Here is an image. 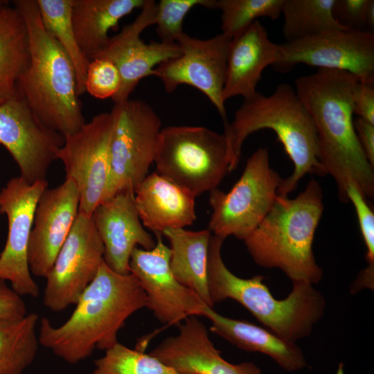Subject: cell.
Returning a JSON list of instances; mask_svg holds the SVG:
<instances>
[{
  "label": "cell",
  "instance_id": "obj_30",
  "mask_svg": "<svg viewBox=\"0 0 374 374\" xmlns=\"http://www.w3.org/2000/svg\"><path fill=\"white\" fill-rule=\"evenodd\" d=\"M91 374H180L150 354L118 342L95 360Z\"/></svg>",
  "mask_w": 374,
  "mask_h": 374
},
{
  "label": "cell",
  "instance_id": "obj_40",
  "mask_svg": "<svg viewBox=\"0 0 374 374\" xmlns=\"http://www.w3.org/2000/svg\"><path fill=\"white\" fill-rule=\"evenodd\" d=\"M8 1L0 0V6L6 3Z\"/></svg>",
  "mask_w": 374,
  "mask_h": 374
},
{
  "label": "cell",
  "instance_id": "obj_20",
  "mask_svg": "<svg viewBox=\"0 0 374 374\" xmlns=\"http://www.w3.org/2000/svg\"><path fill=\"white\" fill-rule=\"evenodd\" d=\"M179 332L159 343L150 355L180 374H261L251 362L231 364L209 338L205 325L196 316L186 318Z\"/></svg>",
  "mask_w": 374,
  "mask_h": 374
},
{
  "label": "cell",
  "instance_id": "obj_7",
  "mask_svg": "<svg viewBox=\"0 0 374 374\" xmlns=\"http://www.w3.org/2000/svg\"><path fill=\"white\" fill-rule=\"evenodd\" d=\"M154 163L157 173L195 197L216 189L232 171L224 134L203 126L162 128Z\"/></svg>",
  "mask_w": 374,
  "mask_h": 374
},
{
  "label": "cell",
  "instance_id": "obj_6",
  "mask_svg": "<svg viewBox=\"0 0 374 374\" xmlns=\"http://www.w3.org/2000/svg\"><path fill=\"white\" fill-rule=\"evenodd\" d=\"M224 238L211 237L207 259V283L213 305L225 299L236 301L270 331L294 342L308 336L314 325L323 317L326 301L313 285L292 282L289 296L283 300L273 296L263 283L265 277L256 275L242 278L233 274L222 258Z\"/></svg>",
  "mask_w": 374,
  "mask_h": 374
},
{
  "label": "cell",
  "instance_id": "obj_12",
  "mask_svg": "<svg viewBox=\"0 0 374 374\" xmlns=\"http://www.w3.org/2000/svg\"><path fill=\"white\" fill-rule=\"evenodd\" d=\"M231 41L222 33L200 39L184 33L176 42L180 55L161 63L152 73L161 80L168 93H172L181 84L198 89L215 107L224 127L229 123L222 92Z\"/></svg>",
  "mask_w": 374,
  "mask_h": 374
},
{
  "label": "cell",
  "instance_id": "obj_28",
  "mask_svg": "<svg viewBox=\"0 0 374 374\" xmlns=\"http://www.w3.org/2000/svg\"><path fill=\"white\" fill-rule=\"evenodd\" d=\"M45 29L69 57L76 75L79 96L85 92L84 82L89 60L81 51L71 21L73 0H36Z\"/></svg>",
  "mask_w": 374,
  "mask_h": 374
},
{
  "label": "cell",
  "instance_id": "obj_21",
  "mask_svg": "<svg viewBox=\"0 0 374 374\" xmlns=\"http://www.w3.org/2000/svg\"><path fill=\"white\" fill-rule=\"evenodd\" d=\"M279 57L278 44L269 39L258 20L233 37L228 53L223 100L238 96L244 99L254 96L262 71L267 66H273Z\"/></svg>",
  "mask_w": 374,
  "mask_h": 374
},
{
  "label": "cell",
  "instance_id": "obj_14",
  "mask_svg": "<svg viewBox=\"0 0 374 374\" xmlns=\"http://www.w3.org/2000/svg\"><path fill=\"white\" fill-rule=\"evenodd\" d=\"M47 180L29 183L21 177L10 179L0 192V213L6 215L8 235L0 253V279L8 281L20 296L37 298L39 290L32 278L28 244L37 202Z\"/></svg>",
  "mask_w": 374,
  "mask_h": 374
},
{
  "label": "cell",
  "instance_id": "obj_24",
  "mask_svg": "<svg viewBox=\"0 0 374 374\" xmlns=\"http://www.w3.org/2000/svg\"><path fill=\"white\" fill-rule=\"evenodd\" d=\"M145 0H73L71 21L75 38L84 55L94 59L106 46L109 30Z\"/></svg>",
  "mask_w": 374,
  "mask_h": 374
},
{
  "label": "cell",
  "instance_id": "obj_19",
  "mask_svg": "<svg viewBox=\"0 0 374 374\" xmlns=\"http://www.w3.org/2000/svg\"><path fill=\"white\" fill-rule=\"evenodd\" d=\"M92 217L103 242V260L116 273H130V260L135 247L149 250L156 244L142 224L132 189L121 191L102 202Z\"/></svg>",
  "mask_w": 374,
  "mask_h": 374
},
{
  "label": "cell",
  "instance_id": "obj_2",
  "mask_svg": "<svg viewBox=\"0 0 374 374\" xmlns=\"http://www.w3.org/2000/svg\"><path fill=\"white\" fill-rule=\"evenodd\" d=\"M146 304L138 278L115 272L103 260L63 324L55 327L48 318L41 319L39 344L67 363H78L96 348L106 350L117 344L126 320Z\"/></svg>",
  "mask_w": 374,
  "mask_h": 374
},
{
  "label": "cell",
  "instance_id": "obj_26",
  "mask_svg": "<svg viewBox=\"0 0 374 374\" xmlns=\"http://www.w3.org/2000/svg\"><path fill=\"white\" fill-rule=\"evenodd\" d=\"M26 21L8 1L0 6V103L15 96L18 80L30 60Z\"/></svg>",
  "mask_w": 374,
  "mask_h": 374
},
{
  "label": "cell",
  "instance_id": "obj_1",
  "mask_svg": "<svg viewBox=\"0 0 374 374\" xmlns=\"http://www.w3.org/2000/svg\"><path fill=\"white\" fill-rule=\"evenodd\" d=\"M359 80L341 70L318 69L295 80V90L315 125L320 162L335 181L339 198L353 184L366 199L374 197V167L358 141L353 119V94Z\"/></svg>",
  "mask_w": 374,
  "mask_h": 374
},
{
  "label": "cell",
  "instance_id": "obj_25",
  "mask_svg": "<svg viewBox=\"0 0 374 374\" xmlns=\"http://www.w3.org/2000/svg\"><path fill=\"white\" fill-rule=\"evenodd\" d=\"M211 232L184 228L163 231L170 243V267L176 279L213 308L207 283V259Z\"/></svg>",
  "mask_w": 374,
  "mask_h": 374
},
{
  "label": "cell",
  "instance_id": "obj_3",
  "mask_svg": "<svg viewBox=\"0 0 374 374\" xmlns=\"http://www.w3.org/2000/svg\"><path fill=\"white\" fill-rule=\"evenodd\" d=\"M264 129L275 132L294 166L292 175L282 179L278 196L287 197L307 174L326 175L314 121L296 90L287 83L278 84L270 95L257 92L244 99L233 121L224 127L232 170L238 165L245 139Z\"/></svg>",
  "mask_w": 374,
  "mask_h": 374
},
{
  "label": "cell",
  "instance_id": "obj_18",
  "mask_svg": "<svg viewBox=\"0 0 374 374\" xmlns=\"http://www.w3.org/2000/svg\"><path fill=\"white\" fill-rule=\"evenodd\" d=\"M79 211V193L69 179L41 195L34 213L28 260L31 274L45 278L66 239Z\"/></svg>",
  "mask_w": 374,
  "mask_h": 374
},
{
  "label": "cell",
  "instance_id": "obj_27",
  "mask_svg": "<svg viewBox=\"0 0 374 374\" xmlns=\"http://www.w3.org/2000/svg\"><path fill=\"white\" fill-rule=\"evenodd\" d=\"M37 314L0 319V374H22L36 357L39 344Z\"/></svg>",
  "mask_w": 374,
  "mask_h": 374
},
{
  "label": "cell",
  "instance_id": "obj_37",
  "mask_svg": "<svg viewBox=\"0 0 374 374\" xmlns=\"http://www.w3.org/2000/svg\"><path fill=\"white\" fill-rule=\"evenodd\" d=\"M26 305L21 296L0 279V319H13L27 314Z\"/></svg>",
  "mask_w": 374,
  "mask_h": 374
},
{
  "label": "cell",
  "instance_id": "obj_11",
  "mask_svg": "<svg viewBox=\"0 0 374 374\" xmlns=\"http://www.w3.org/2000/svg\"><path fill=\"white\" fill-rule=\"evenodd\" d=\"M111 112H103L85 123L76 132L64 136L56 154L64 167L66 179L79 193L78 213L91 216L103 202L110 167Z\"/></svg>",
  "mask_w": 374,
  "mask_h": 374
},
{
  "label": "cell",
  "instance_id": "obj_36",
  "mask_svg": "<svg viewBox=\"0 0 374 374\" xmlns=\"http://www.w3.org/2000/svg\"><path fill=\"white\" fill-rule=\"evenodd\" d=\"M354 114L374 125V81L359 80L353 94Z\"/></svg>",
  "mask_w": 374,
  "mask_h": 374
},
{
  "label": "cell",
  "instance_id": "obj_33",
  "mask_svg": "<svg viewBox=\"0 0 374 374\" xmlns=\"http://www.w3.org/2000/svg\"><path fill=\"white\" fill-rule=\"evenodd\" d=\"M121 87V77L116 65L105 57L89 62L84 82L85 92L98 99H112Z\"/></svg>",
  "mask_w": 374,
  "mask_h": 374
},
{
  "label": "cell",
  "instance_id": "obj_32",
  "mask_svg": "<svg viewBox=\"0 0 374 374\" xmlns=\"http://www.w3.org/2000/svg\"><path fill=\"white\" fill-rule=\"evenodd\" d=\"M216 0H160L157 3L156 32L161 42L175 43L183 31V21L196 6L215 8Z\"/></svg>",
  "mask_w": 374,
  "mask_h": 374
},
{
  "label": "cell",
  "instance_id": "obj_13",
  "mask_svg": "<svg viewBox=\"0 0 374 374\" xmlns=\"http://www.w3.org/2000/svg\"><path fill=\"white\" fill-rule=\"evenodd\" d=\"M104 245L92 215L78 214L46 277L44 305L60 312L75 304L103 261Z\"/></svg>",
  "mask_w": 374,
  "mask_h": 374
},
{
  "label": "cell",
  "instance_id": "obj_22",
  "mask_svg": "<svg viewBox=\"0 0 374 374\" xmlns=\"http://www.w3.org/2000/svg\"><path fill=\"white\" fill-rule=\"evenodd\" d=\"M195 199L188 190L157 172L148 174L134 190L142 224L155 234L193 224L196 220Z\"/></svg>",
  "mask_w": 374,
  "mask_h": 374
},
{
  "label": "cell",
  "instance_id": "obj_4",
  "mask_svg": "<svg viewBox=\"0 0 374 374\" xmlns=\"http://www.w3.org/2000/svg\"><path fill=\"white\" fill-rule=\"evenodd\" d=\"M12 4L26 21L30 52L17 91L46 127L64 137L72 134L86 123L73 66L45 29L36 0H15Z\"/></svg>",
  "mask_w": 374,
  "mask_h": 374
},
{
  "label": "cell",
  "instance_id": "obj_31",
  "mask_svg": "<svg viewBox=\"0 0 374 374\" xmlns=\"http://www.w3.org/2000/svg\"><path fill=\"white\" fill-rule=\"evenodd\" d=\"M285 0H216L215 9L222 12V34L231 39L259 17L277 19Z\"/></svg>",
  "mask_w": 374,
  "mask_h": 374
},
{
  "label": "cell",
  "instance_id": "obj_34",
  "mask_svg": "<svg viewBox=\"0 0 374 374\" xmlns=\"http://www.w3.org/2000/svg\"><path fill=\"white\" fill-rule=\"evenodd\" d=\"M348 202L355 210L361 233L366 247L368 265L374 266V213L366 198L353 184H348L346 190Z\"/></svg>",
  "mask_w": 374,
  "mask_h": 374
},
{
  "label": "cell",
  "instance_id": "obj_38",
  "mask_svg": "<svg viewBox=\"0 0 374 374\" xmlns=\"http://www.w3.org/2000/svg\"><path fill=\"white\" fill-rule=\"evenodd\" d=\"M354 126L361 148L374 167V125L358 117L354 119Z\"/></svg>",
  "mask_w": 374,
  "mask_h": 374
},
{
  "label": "cell",
  "instance_id": "obj_5",
  "mask_svg": "<svg viewBox=\"0 0 374 374\" xmlns=\"http://www.w3.org/2000/svg\"><path fill=\"white\" fill-rule=\"evenodd\" d=\"M323 211L322 188L313 178L293 199L278 195L265 217L244 240L253 261L280 269L292 282L318 283L323 271L312 243Z\"/></svg>",
  "mask_w": 374,
  "mask_h": 374
},
{
  "label": "cell",
  "instance_id": "obj_15",
  "mask_svg": "<svg viewBox=\"0 0 374 374\" xmlns=\"http://www.w3.org/2000/svg\"><path fill=\"white\" fill-rule=\"evenodd\" d=\"M64 137L46 127L17 93L0 103V144L11 154L20 177L29 183L46 180Z\"/></svg>",
  "mask_w": 374,
  "mask_h": 374
},
{
  "label": "cell",
  "instance_id": "obj_17",
  "mask_svg": "<svg viewBox=\"0 0 374 374\" xmlns=\"http://www.w3.org/2000/svg\"><path fill=\"white\" fill-rule=\"evenodd\" d=\"M135 19L123 28L117 35L110 37L104 49L95 57H105L117 67L121 77V87L112 98L114 104L130 99L139 82L161 63L178 57L181 49L177 42L152 41L149 44L141 39V34L154 25L157 3L145 0Z\"/></svg>",
  "mask_w": 374,
  "mask_h": 374
},
{
  "label": "cell",
  "instance_id": "obj_9",
  "mask_svg": "<svg viewBox=\"0 0 374 374\" xmlns=\"http://www.w3.org/2000/svg\"><path fill=\"white\" fill-rule=\"evenodd\" d=\"M281 181L270 166L268 149L258 148L229 192L217 188L209 192L212 213L208 230L224 239L232 235L244 240L273 206Z\"/></svg>",
  "mask_w": 374,
  "mask_h": 374
},
{
  "label": "cell",
  "instance_id": "obj_10",
  "mask_svg": "<svg viewBox=\"0 0 374 374\" xmlns=\"http://www.w3.org/2000/svg\"><path fill=\"white\" fill-rule=\"evenodd\" d=\"M273 65L281 73L303 64L347 71L360 81H374V35L359 30L336 29L278 44Z\"/></svg>",
  "mask_w": 374,
  "mask_h": 374
},
{
  "label": "cell",
  "instance_id": "obj_35",
  "mask_svg": "<svg viewBox=\"0 0 374 374\" xmlns=\"http://www.w3.org/2000/svg\"><path fill=\"white\" fill-rule=\"evenodd\" d=\"M368 1L369 0H335L333 6L335 20L348 29L364 30Z\"/></svg>",
  "mask_w": 374,
  "mask_h": 374
},
{
  "label": "cell",
  "instance_id": "obj_16",
  "mask_svg": "<svg viewBox=\"0 0 374 374\" xmlns=\"http://www.w3.org/2000/svg\"><path fill=\"white\" fill-rule=\"evenodd\" d=\"M156 236L152 249L135 247L130 260V273L146 294V307L161 323L168 325L179 326L189 317L203 316L207 305L176 279L170 267V248L163 243L161 234Z\"/></svg>",
  "mask_w": 374,
  "mask_h": 374
},
{
  "label": "cell",
  "instance_id": "obj_39",
  "mask_svg": "<svg viewBox=\"0 0 374 374\" xmlns=\"http://www.w3.org/2000/svg\"><path fill=\"white\" fill-rule=\"evenodd\" d=\"M374 27V1L369 0L367 13H366V28L368 29V32L371 33V30Z\"/></svg>",
  "mask_w": 374,
  "mask_h": 374
},
{
  "label": "cell",
  "instance_id": "obj_23",
  "mask_svg": "<svg viewBox=\"0 0 374 374\" xmlns=\"http://www.w3.org/2000/svg\"><path fill=\"white\" fill-rule=\"evenodd\" d=\"M203 316L211 322L210 330L238 348L269 356L287 371H299L307 365L304 355L294 343L269 330L245 320L224 317L205 305Z\"/></svg>",
  "mask_w": 374,
  "mask_h": 374
},
{
  "label": "cell",
  "instance_id": "obj_8",
  "mask_svg": "<svg viewBox=\"0 0 374 374\" xmlns=\"http://www.w3.org/2000/svg\"><path fill=\"white\" fill-rule=\"evenodd\" d=\"M110 112V167L103 202L121 191L134 190L148 176L162 130L160 117L143 100L114 104Z\"/></svg>",
  "mask_w": 374,
  "mask_h": 374
},
{
  "label": "cell",
  "instance_id": "obj_29",
  "mask_svg": "<svg viewBox=\"0 0 374 374\" xmlns=\"http://www.w3.org/2000/svg\"><path fill=\"white\" fill-rule=\"evenodd\" d=\"M335 0H285L283 33L287 42L336 29H348L333 15Z\"/></svg>",
  "mask_w": 374,
  "mask_h": 374
}]
</instances>
